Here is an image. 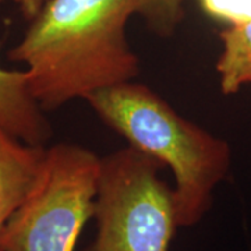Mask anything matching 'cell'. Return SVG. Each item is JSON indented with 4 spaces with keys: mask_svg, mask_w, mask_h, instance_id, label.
<instances>
[{
    "mask_svg": "<svg viewBox=\"0 0 251 251\" xmlns=\"http://www.w3.org/2000/svg\"><path fill=\"white\" fill-rule=\"evenodd\" d=\"M100 158L78 144L45 148L23 202L0 232L1 251H74L94 218Z\"/></svg>",
    "mask_w": 251,
    "mask_h": 251,
    "instance_id": "3",
    "label": "cell"
},
{
    "mask_svg": "<svg viewBox=\"0 0 251 251\" xmlns=\"http://www.w3.org/2000/svg\"><path fill=\"white\" fill-rule=\"evenodd\" d=\"M44 112L31 88L29 73L0 66V128L28 145L44 147L52 135Z\"/></svg>",
    "mask_w": 251,
    "mask_h": 251,
    "instance_id": "5",
    "label": "cell"
},
{
    "mask_svg": "<svg viewBox=\"0 0 251 251\" xmlns=\"http://www.w3.org/2000/svg\"><path fill=\"white\" fill-rule=\"evenodd\" d=\"M140 14L161 35L183 17L180 0H48L9 52L23 63L45 110H54L95 91L134 80L140 59L126 36Z\"/></svg>",
    "mask_w": 251,
    "mask_h": 251,
    "instance_id": "1",
    "label": "cell"
},
{
    "mask_svg": "<svg viewBox=\"0 0 251 251\" xmlns=\"http://www.w3.org/2000/svg\"><path fill=\"white\" fill-rule=\"evenodd\" d=\"M208 17L226 25L251 20V0H198Z\"/></svg>",
    "mask_w": 251,
    "mask_h": 251,
    "instance_id": "8",
    "label": "cell"
},
{
    "mask_svg": "<svg viewBox=\"0 0 251 251\" xmlns=\"http://www.w3.org/2000/svg\"><path fill=\"white\" fill-rule=\"evenodd\" d=\"M219 39L222 52L216 62V73L221 91L230 95L251 84V20L226 25Z\"/></svg>",
    "mask_w": 251,
    "mask_h": 251,
    "instance_id": "7",
    "label": "cell"
},
{
    "mask_svg": "<svg viewBox=\"0 0 251 251\" xmlns=\"http://www.w3.org/2000/svg\"><path fill=\"white\" fill-rule=\"evenodd\" d=\"M0 251H1V250H0Z\"/></svg>",
    "mask_w": 251,
    "mask_h": 251,
    "instance_id": "10",
    "label": "cell"
},
{
    "mask_svg": "<svg viewBox=\"0 0 251 251\" xmlns=\"http://www.w3.org/2000/svg\"><path fill=\"white\" fill-rule=\"evenodd\" d=\"M3 1V0H0ZM18 6L21 14L28 20H32L41 11L48 0H13Z\"/></svg>",
    "mask_w": 251,
    "mask_h": 251,
    "instance_id": "9",
    "label": "cell"
},
{
    "mask_svg": "<svg viewBox=\"0 0 251 251\" xmlns=\"http://www.w3.org/2000/svg\"><path fill=\"white\" fill-rule=\"evenodd\" d=\"M85 100L131 147L171 169L179 227L200 222L212 205L216 186L229 172V144L179 115L161 95L133 80L95 91Z\"/></svg>",
    "mask_w": 251,
    "mask_h": 251,
    "instance_id": "2",
    "label": "cell"
},
{
    "mask_svg": "<svg viewBox=\"0 0 251 251\" xmlns=\"http://www.w3.org/2000/svg\"><path fill=\"white\" fill-rule=\"evenodd\" d=\"M158 159L128 145L100 158L94 218L97 234L84 251H169L179 227Z\"/></svg>",
    "mask_w": 251,
    "mask_h": 251,
    "instance_id": "4",
    "label": "cell"
},
{
    "mask_svg": "<svg viewBox=\"0 0 251 251\" xmlns=\"http://www.w3.org/2000/svg\"><path fill=\"white\" fill-rule=\"evenodd\" d=\"M45 147L20 141L0 128V232L35 179Z\"/></svg>",
    "mask_w": 251,
    "mask_h": 251,
    "instance_id": "6",
    "label": "cell"
}]
</instances>
